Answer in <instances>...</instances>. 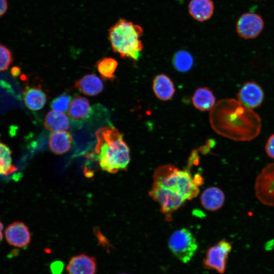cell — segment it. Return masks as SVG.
<instances>
[{"instance_id":"1","label":"cell","mask_w":274,"mask_h":274,"mask_svg":"<svg viewBox=\"0 0 274 274\" xmlns=\"http://www.w3.org/2000/svg\"><path fill=\"white\" fill-rule=\"evenodd\" d=\"M210 124L219 134L235 141L248 142L256 138L261 130V120L253 109L237 99L219 100L212 109Z\"/></svg>"},{"instance_id":"2","label":"cell","mask_w":274,"mask_h":274,"mask_svg":"<svg viewBox=\"0 0 274 274\" xmlns=\"http://www.w3.org/2000/svg\"><path fill=\"white\" fill-rule=\"evenodd\" d=\"M95 135L97 142L89 157L97 161L101 169L108 173L125 169L130 157L123 134L114 126L107 125L96 130Z\"/></svg>"},{"instance_id":"3","label":"cell","mask_w":274,"mask_h":274,"mask_svg":"<svg viewBox=\"0 0 274 274\" xmlns=\"http://www.w3.org/2000/svg\"><path fill=\"white\" fill-rule=\"evenodd\" d=\"M202 180L199 175L193 177L189 170L179 169L167 164L156 168L153 175V185L175 191L187 200L198 195Z\"/></svg>"},{"instance_id":"4","label":"cell","mask_w":274,"mask_h":274,"mask_svg":"<svg viewBox=\"0 0 274 274\" xmlns=\"http://www.w3.org/2000/svg\"><path fill=\"white\" fill-rule=\"evenodd\" d=\"M108 31V39L115 53L123 58L138 60L143 49L140 39L143 33L141 26L120 18Z\"/></svg>"},{"instance_id":"5","label":"cell","mask_w":274,"mask_h":274,"mask_svg":"<svg viewBox=\"0 0 274 274\" xmlns=\"http://www.w3.org/2000/svg\"><path fill=\"white\" fill-rule=\"evenodd\" d=\"M168 246L173 254L184 263L189 262L198 249L195 237L189 229L185 228L178 229L171 234Z\"/></svg>"},{"instance_id":"6","label":"cell","mask_w":274,"mask_h":274,"mask_svg":"<svg viewBox=\"0 0 274 274\" xmlns=\"http://www.w3.org/2000/svg\"><path fill=\"white\" fill-rule=\"evenodd\" d=\"M255 193L263 204L274 207V162L265 166L256 177Z\"/></svg>"},{"instance_id":"7","label":"cell","mask_w":274,"mask_h":274,"mask_svg":"<svg viewBox=\"0 0 274 274\" xmlns=\"http://www.w3.org/2000/svg\"><path fill=\"white\" fill-rule=\"evenodd\" d=\"M149 194L152 199L159 203L161 212L168 221L171 220L172 214L186 201L177 192L155 185H152Z\"/></svg>"},{"instance_id":"8","label":"cell","mask_w":274,"mask_h":274,"mask_svg":"<svg viewBox=\"0 0 274 274\" xmlns=\"http://www.w3.org/2000/svg\"><path fill=\"white\" fill-rule=\"evenodd\" d=\"M231 244L225 239L219 241L209 248L202 260L203 266L223 274L226 268L227 260L231 251Z\"/></svg>"},{"instance_id":"9","label":"cell","mask_w":274,"mask_h":274,"mask_svg":"<svg viewBox=\"0 0 274 274\" xmlns=\"http://www.w3.org/2000/svg\"><path fill=\"white\" fill-rule=\"evenodd\" d=\"M264 26L263 19L258 14L245 13L238 18L236 24L238 35L245 39H253L262 32Z\"/></svg>"},{"instance_id":"10","label":"cell","mask_w":274,"mask_h":274,"mask_svg":"<svg viewBox=\"0 0 274 274\" xmlns=\"http://www.w3.org/2000/svg\"><path fill=\"white\" fill-rule=\"evenodd\" d=\"M237 100L244 106L251 109L261 106L264 98L261 86L254 81L245 82L237 94Z\"/></svg>"},{"instance_id":"11","label":"cell","mask_w":274,"mask_h":274,"mask_svg":"<svg viewBox=\"0 0 274 274\" xmlns=\"http://www.w3.org/2000/svg\"><path fill=\"white\" fill-rule=\"evenodd\" d=\"M92 111V108L87 98L76 96L70 102L67 114L73 124L79 126L90 118Z\"/></svg>"},{"instance_id":"12","label":"cell","mask_w":274,"mask_h":274,"mask_svg":"<svg viewBox=\"0 0 274 274\" xmlns=\"http://www.w3.org/2000/svg\"><path fill=\"white\" fill-rule=\"evenodd\" d=\"M5 236L10 245L19 248L26 247L31 241L30 233L28 227L24 223L19 221L10 224L5 230Z\"/></svg>"},{"instance_id":"13","label":"cell","mask_w":274,"mask_h":274,"mask_svg":"<svg viewBox=\"0 0 274 274\" xmlns=\"http://www.w3.org/2000/svg\"><path fill=\"white\" fill-rule=\"evenodd\" d=\"M66 270L67 274H96L97 261L94 257L80 254L71 258Z\"/></svg>"},{"instance_id":"14","label":"cell","mask_w":274,"mask_h":274,"mask_svg":"<svg viewBox=\"0 0 274 274\" xmlns=\"http://www.w3.org/2000/svg\"><path fill=\"white\" fill-rule=\"evenodd\" d=\"M225 199L223 191L215 186L206 188L200 196L201 205L210 211H217L221 208L224 203Z\"/></svg>"},{"instance_id":"15","label":"cell","mask_w":274,"mask_h":274,"mask_svg":"<svg viewBox=\"0 0 274 274\" xmlns=\"http://www.w3.org/2000/svg\"><path fill=\"white\" fill-rule=\"evenodd\" d=\"M23 99L29 109L38 111L45 105L47 95L39 86H26L23 92Z\"/></svg>"},{"instance_id":"16","label":"cell","mask_w":274,"mask_h":274,"mask_svg":"<svg viewBox=\"0 0 274 274\" xmlns=\"http://www.w3.org/2000/svg\"><path fill=\"white\" fill-rule=\"evenodd\" d=\"M152 87L156 96L163 101L172 98L175 92V86L172 80L163 74L155 76L153 81Z\"/></svg>"},{"instance_id":"17","label":"cell","mask_w":274,"mask_h":274,"mask_svg":"<svg viewBox=\"0 0 274 274\" xmlns=\"http://www.w3.org/2000/svg\"><path fill=\"white\" fill-rule=\"evenodd\" d=\"M75 87L80 92L88 96H95L103 90L101 80L95 74H88L76 81Z\"/></svg>"},{"instance_id":"18","label":"cell","mask_w":274,"mask_h":274,"mask_svg":"<svg viewBox=\"0 0 274 274\" xmlns=\"http://www.w3.org/2000/svg\"><path fill=\"white\" fill-rule=\"evenodd\" d=\"M188 10L194 19L202 22L212 17L214 5L211 0H191L188 5Z\"/></svg>"},{"instance_id":"19","label":"cell","mask_w":274,"mask_h":274,"mask_svg":"<svg viewBox=\"0 0 274 274\" xmlns=\"http://www.w3.org/2000/svg\"><path fill=\"white\" fill-rule=\"evenodd\" d=\"M72 136L67 131L52 133L49 136V146L50 150L56 154H62L71 147Z\"/></svg>"},{"instance_id":"20","label":"cell","mask_w":274,"mask_h":274,"mask_svg":"<svg viewBox=\"0 0 274 274\" xmlns=\"http://www.w3.org/2000/svg\"><path fill=\"white\" fill-rule=\"evenodd\" d=\"M192 99L193 106L201 111L212 110L216 102L213 92L207 87L197 88L195 91Z\"/></svg>"},{"instance_id":"21","label":"cell","mask_w":274,"mask_h":274,"mask_svg":"<svg viewBox=\"0 0 274 274\" xmlns=\"http://www.w3.org/2000/svg\"><path fill=\"white\" fill-rule=\"evenodd\" d=\"M44 125L50 131L54 132L68 129L70 121L68 117L61 112L51 111L46 115Z\"/></svg>"},{"instance_id":"22","label":"cell","mask_w":274,"mask_h":274,"mask_svg":"<svg viewBox=\"0 0 274 274\" xmlns=\"http://www.w3.org/2000/svg\"><path fill=\"white\" fill-rule=\"evenodd\" d=\"M17 170L12 163L10 147L0 141V175H8Z\"/></svg>"},{"instance_id":"23","label":"cell","mask_w":274,"mask_h":274,"mask_svg":"<svg viewBox=\"0 0 274 274\" xmlns=\"http://www.w3.org/2000/svg\"><path fill=\"white\" fill-rule=\"evenodd\" d=\"M193 62V56L185 50L177 52L173 58V64L174 67L182 73L189 71L192 67Z\"/></svg>"},{"instance_id":"24","label":"cell","mask_w":274,"mask_h":274,"mask_svg":"<svg viewBox=\"0 0 274 274\" xmlns=\"http://www.w3.org/2000/svg\"><path fill=\"white\" fill-rule=\"evenodd\" d=\"M117 66V61L111 57L103 58L96 64L98 72L104 80H112L115 78L114 73Z\"/></svg>"},{"instance_id":"25","label":"cell","mask_w":274,"mask_h":274,"mask_svg":"<svg viewBox=\"0 0 274 274\" xmlns=\"http://www.w3.org/2000/svg\"><path fill=\"white\" fill-rule=\"evenodd\" d=\"M72 97L67 93L64 92L54 98L50 104L51 108L58 112H65L69 107Z\"/></svg>"},{"instance_id":"26","label":"cell","mask_w":274,"mask_h":274,"mask_svg":"<svg viewBox=\"0 0 274 274\" xmlns=\"http://www.w3.org/2000/svg\"><path fill=\"white\" fill-rule=\"evenodd\" d=\"M12 61L11 51L5 46L0 44V72L7 70Z\"/></svg>"},{"instance_id":"27","label":"cell","mask_w":274,"mask_h":274,"mask_svg":"<svg viewBox=\"0 0 274 274\" xmlns=\"http://www.w3.org/2000/svg\"><path fill=\"white\" fill-rule=\"evenodd\" d=\"M265 150L267 155L274 159V133L269 136L265 146Z\"/></svg>"},{"instance_id":"28","label":"cell","mask_w":274,"mask_h":274,"mask_svg":"<svg viewBox=\"0 0 274 274\" xmlns=\"http://www.w3.org/2000/svg\"><path fill=\"white\" fill-rule=\"evenodd\" d=\"M63 263L60 260L52 262L50 265V269L52 274H61L63 269Z\"/></svg>"},{"instance_id":"29","label":"cell","mask_w":274,"mask_h":274,"mask_svg":"<svg viewBox=\"0 0 274 274\" xmlns=\"http://www.w3.org/2000/svg\"><path fill=\"white\" fill-rule=\"evenodd\" d=\"M8 7L7 0H0V17L6 12Z\"/></svg>"},{"instance_id":"30","label":"cell","mask_w":274,"mask_h":274,"mask_svg":"<svg viewBox=\"0 0 274 274\" xmlns=\"http://www.w3.org/2000/svg\"><path fill=\"white\" fill-rule=\"evenodd\" d=\"M3 225L2 222H0V243L2 241L3 237Z\"/></svg>"},{"instance_id":"31","label":"cell","mask_w":274,"mask_h":274,"mask_svg":"<svg viewBox=\"0 0 274 274\" xmlns=\"http://www.w3.org/2000/svg\"><path fill=\"white\" fill-rule=\"evenodd\" d=\"M119 274H127V273H119Z\"/></svg>"}]
</instances>
